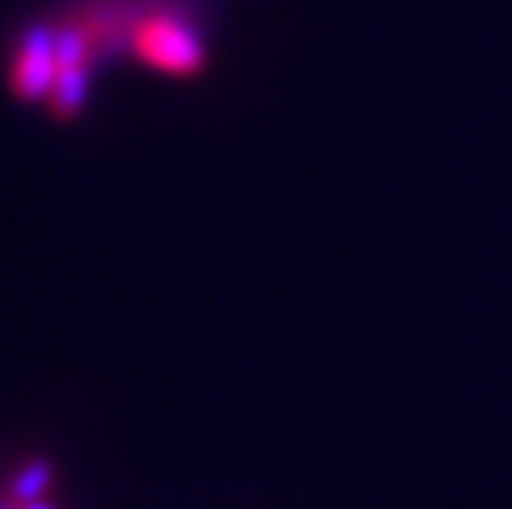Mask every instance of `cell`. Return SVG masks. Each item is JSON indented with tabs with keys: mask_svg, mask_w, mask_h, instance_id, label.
Returning <instances> with one entry per match:
<instances>
[{
	"mask_svg": "<svg viewBox=\"0 0 512 509\" xmlns=\"http://www.w3.org/2000/svg\"><path fill=\"white\" fill-rule=\"evenodd\" d=\"M149 0H37L0 30V86L10 103L67 129L86 116L100 83L133 67Z\"/></svg>",
	"mask_w": 512,
	"mask_h": 509,
	"instance_id": "1",
	"label": "cell"
}]
</instances>
